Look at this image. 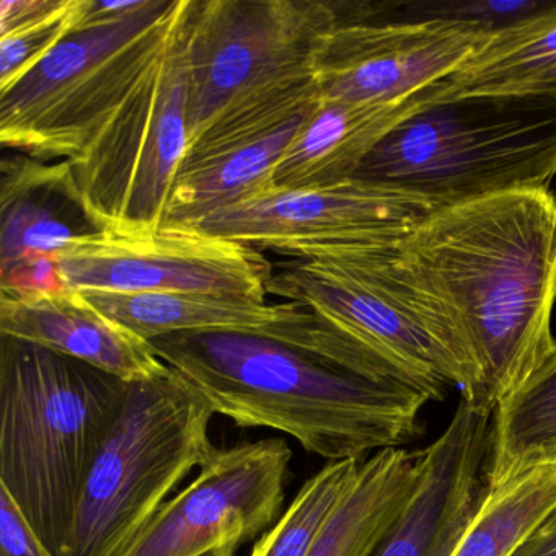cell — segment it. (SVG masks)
<instances>
[{"label":"cell","instance_id":"cell-1","mask_svg":"<svg viewBox=\"0 0 556 556\" xmlns=\"http://www.w3.org/2000/svg\"><path fill=\"white\" fill-rule=\"evenodd\" d=\"M393 260L438 311L470 377L465 402L494 413L556 353L548 188L439 207L396 243Z\"/></svg>","mask_w":556,"mask_h":556},{"label":"cell","instance_id":"cell-2","mask_svg":"<svg viewBox=\"0 0 556 556\" xmlns=\"http://www.w3.org/2000/svg\"><path fill=\"white\" fill-rule=\"evenodd\" d=\"M151 343L216 415L282 432L330 462L403 448L421 434L431 402L419 390L367 379L260 334L175 333Z\"/></svg>","mask_w":556,"mask_h":556},{"label":"cell","instance_id":"cell-3","mask_svg":"<svg viewBox=\"0 0 556 556\" xmlns=\"http://www.w3.org/2000/svg\"><path fill=\"white\" fill-rule=\"evenodd\" d=\"M131 383L15 338H0V488L54 556L70 545L87 475Z\"/></svg>","mask_w":556,"mask_h":556},{"label":"cell","instance_id":"cell-4","mask_svg":"<svg viewBox=\"0 0 556 556\" xmlns=\"http://www.w3.org/2000/svg\"><path fill=\"white\" fill-rule=\"evenodd\" d=\"M395 245L286 250L301 262L275 273L268 294L311 308L343 344L353 372L419 390L431 402L448 386L464 395L467 369L438 311L395 265Z\"/></svg>","mask_w":556,"mask_h":556},{"label":"cell","instance_id":"cell-5","mask_svg":"<svg viewBox=\"0 0 556 556\" xmlns=\"http://www.w3.org/2000/svg\"><path fill=\"white\" fill-rule=\"evenodd\" d=\"M556 175V100L473 96L426 103L395 126L353 178L435 207L527 188Z\"/></svg>","mask_w":556,"mask_h":556},{"label":"cell","instance_id":"cell-6","mask_svg":"<svg viewBox=\"0 0 556 556\" xmlns=\"http://www.w3.org/2000/svg\"><path fill=\"white\" fill-rule=\"evenodd\" d=\"M213 406L180 372L129 386L87 475L64 556H123L181 481L217 451Z\"/></svg>","mask_w":556,"mask_h":556},{"label":"cell","instance_id":"cell-7","mask_svg":"<svg viewBox=\"0 0 556 556\" xmlns=\"http://www.w3.org/2000/svg\"><path fill=\"white\" fill-rule=\"evenodd\" d=\"M185 0H148L125 21L67 37L0 93V142L37 161H73L138 86Z\"/></svg>","mask_w":556,"mask_h":556},{"label":"cell","instance_id":"cell-8","mask_svg":"<svg viewBox=\"0 0 556 556\" xmlns=\"http://www.w3.org/2000/svg\"><path fill=\"white\" fill-rule=\"evenodd\" d=\"M185 0L164 47L86 149L64 161L80 204L97 230L157 229L188 152Z\"/></svg>","mask_w":556,"mask_h":556},{"label":"cell","instance_id":"cell-9","mask_svg":"<svg viewBox=\"0 0 556 556\" xmlns=\"http://www.w3.org/2000/svg\"><path fill=\"white\" fill-rule=\"evenodd\" d=\"M337 24L331 0H191L188 148L227 110L314 77L321 41Z\"/></svg>","mask_w":556,"mask_h":556},{"label":"cell","instance_id":"cell-10","mask_svg":"<svg viewBox=\"0 0 556 556\" xmlns=\"http://www.w3.org/2000/svg\"><path fill=\"white\" fill-rule=\"evenodd\" d=\"M64 285L122 294H217L266 301L275 271L260 250L197 227L97 230L58 255Z\"/></svg>","mask_w":556,"mask_h":556},{"label":"cell","instance_id":"cell-11","mask_svg":"<svg viewBox=\"0 0 556 556\" xmlns=\"http://www.w3.org/2000/svg\"><path fill=\"white\" fill-rule=\"evenodd\" d=\"M318 103L314 76L227 110L188 148L162 226L198 227L262 191Z\"/></svg>","mask_w":556,"mask_h":556},{"label":"cell","instance_id":"cell-12","mask_svg":"<svg viewBox=\"0 0 556 556\" xmlns=\"http://www.w3.org/2000/svg\"><path fill=\"white\" fill-rule=\"evenodd\" d=\"M338 24L321 41L315 80L321 99L393 103L457 73L491 30L471 22L376 21L337 2Z\"/></svg>","mask_w":556,"mask_h":556},{"label":"cell","instance_id":"cell-13","mask_svg":"<svg viewBox=\"0 0 556 556\" xmlns=\"http://www.w3.org/2000/svg\"><path fill=\"white\" fill-rule=\"evenodd\" d=\"M434 204L369 181L263 190L197 229L281 253L294 247L393 245L408 237Z\"/></svg>","mask_w":556,"mask_h":556},{"label":"cell","instance_id":"cell-14","mask_svg":"<svg viewBox=\"0 0 556 556\" xmlns=\"http://www.w3.org/2000/svg\"><path fill=\"white\" fill-rule=\"evenodd\" d=\"M292 451L285 439L217 448L123 556H203L275 526Z\"/></svg>","mask_w":556,"mask_h":556},{"label":"cell","instance_id":"cell-15","mask_svg":"<svg viewBox=\"0 0 556 556\" xmlns=\"http://www.w3.org/2000/svg\"><path fill=\"white\" fill-rule=\"evenodd\" d=\"M493 413L460 399L421 451L418 486L370 556H451L486 493Z\"/></svg>","mask_w":556,"mask_h":556},{"label":"cell","instance_id":"cell-16","mask_svg":"<svg viewBox=\"0 0 556 556\" xmlns=\"http://www.w3.org/2000/svg\"><path fill=\"white\" fill-rule=\"evenodd\" d=\"M80 292L103 315L148 341L175 333L230 331L271 338L320 356L324 327L311 308L298 302L268 304L217 294Z\"/></svg>","mask_w":556,"mask_h":556},{"label":"cell","instance_id":"cell-17","mask_svg":"<svg viewBox=\"0 0 556 556\" xmlns=\"http://www.w3.org/2000/svg\"><path fill=\"white\" fill-rule=\"evenodd\" d=\"M0 333L73 357L126 383L170 370L151 341L103 315L76 289L35 295L2 292Z\"/></svg>","mask_w":556,"mask_h":556},{"label":"cell","instance_id":"cell-18","mask_svg":"<svg viewBox=\"0 0 556 556\" xmlns=\"http://www.w3.org/2000/svg\"><path fill=\"white\" fill-rule=\"evenodd\" d=\"M432 87L393 103H350L320 97L314 115L263 190L327 187L350 180L399 123L429 103Z\"/></svg>","mask_w":556,"mask_h":556},{"label":"cell","instance_id":"cell-19","mask_svg":"<svg viewBox=\"0 0 556 556\" xmlns=\"http://www.w3.org/2000/svg\"><path fill=\"white\" fill-rule=\"evenodd\" d=\"M0 198V269L31 256L61 255L80 237L97 232L64 161L5 159Z\"/></svg>","mask_w":556,"mask_h":556},{"label":"cell","instance_id":"cell-20","mask_svg":"<svg viewBox=\"0 0 556 556\" xmlns=\"http://www.w3.org/2000/svg\"><path fill=\"white\" fill-rule=\"evenodd\" d=\"M421 477V451L387 448L364 458L308 556H370L408 506Z\"/></svg>","mask_w":556,"mask_h":556},{"label":"cell","instance_id":"cell-21","mask_svg":"<svg viewBox=\"0 0 556 556\" xmlns=\"http://www.w3.org/2000/svg\"><path fill=\"white\" fill-rule=\"evenodd\" d=\"M556 63V2L509 27L491 31L484 43L442 83L429 103L494 96Z\"/></svg>","mask_w":556,"mask_h":556},{"label":"cell","instance_id":"cell-22","mask_svg":"<svg viewBox=\"0 0 556 556\" xmlns=\"http://www.w3.org/2000/svg\"><path fill=\"white\" fill-rule=\"evenodd\" d=\"M556 516V460L540 462L490 484L451 556H513Z\"/></svg>","mask_w":556,"mask_h":556},{"label":"cell","instance_id":"cell-23","mask_svg":"<svg viewBox=\"0 0 556 556\" xmlns=\"http://www.w3.org/2000/svg\"><path fill=\"white\" fill-rule=\"evenodd\" d=\"M549 460H556V353L494 409L488 486Z\"/></svg>","mask_w":556,"mask_h":556},{"label":"cell","instance_id":"cell-24","mask_svg":"<svg viewBox=\"0 0 556 556\" xmlns=\"http://www.w3.org/2000/svg\"><path fill=\"white\" fill-rule=\"evenodd\" d=\"M363 460L330 462L308 478L250 556H308L356 481Z\"/></svg>","mask_w":556,"mask_h":556},{"label":"cell","instance_id":"cell-25","mask_svg":"<svg viewBox=\"0 0 556 556\" xmlns=\"http://www.w3.org/2000/svg\"><path fill=\"white\" fill-rule=\"evenodd\" d=\"M80 0H66L47 18L0 38V93L21 83L74 34Z\"/></svg>","mask_w":556,"mask_h":556},{"label":"cell","instance_id":"cell-26","mask_svg":"<svg viewBox=\"0 0 556 556\" xmlns=\"http://www.w3.org/2000/svg\"><path fill=\"white\" fill-rule=\"evenodd\" d=\"M2 292L17 295L48 294L67 289L61 278L58 256H31L0 269Z\"/></svg>","mask_w":556,"mask_h":556},{"label":"cell","instance_id":"cell-27","mask_svg":"<svg viewBox=\"0 0 556 556\" xmlns=\"http://www.w3.org/2000/svg\"><path fill=\"white\" fill-rule=\"evenodd\" d=\"M0 556H54L8 491L0 488Z\"/></svg>","mask_w":556,"mask_h":556},{"label":"cell","instance_id":"cell-28","mask_svg":"<svg viewBox=\"0 0 556 556\" xmlns=\"http://www.w3.org/2000/svg\"><path fill=\"white\" fill-rule=\"evenodd\" d=\"M146 2L148 0H118V2L80 0L76 24H74V34L106 27V25L125 21V18L131 17L136 12L141 11Z\"/></svg>","mask_w":556,"mask_h":556},{"label":"cell","instance_id":"cell-29","mask_svg":"<svg viewBox=\"0 0 556 556\" xmlns=\"http://www.w3.org/2000/svg\"><path fill=\"white\" fill-rule=\"evenodd\" d=\"M66 0H2L0 2V38L27 25L47 18L63 8Z\"/></svg>","mask_w":556,"mask_h":556},{"label":"cell","instance_id":"cell-30","mask_svg":"<svg viewBox=\"0 0 556 556\" xmlns=\"http://www.w3.org/2000/svg\"><path fill=\"white\" fill-rule=\"evenodd\" d=\"M500 93L546 97V99L556 100V63ZM500 93H494V96H500Z\"/></svg>","mask_w":556,"mask_h":556},{"label":"cell","instance_id":"cell-31","mask_svg":"<svg viewBox=\"0 0 556 556\" xmlns=\"http://www.w3.org/2000/svg\"><path fill=\"white\" fill-rule=\"evenodd\" d=\"M513 556H556V516L540 526Z\"/></svg>","mask_w":556,"mask_h":556},{"label":"cell","instance_id":"cell-32","mask_svg":"<svg viewBox=\"0 0 556 556\" xmlns=\"http://www.w3.org/2000/svg\"><path fill=\"white\" fill-rule=\"evenodd\" d=\"M237 548H239V545H227L223 548L213 549V552L203 556H236Z\"/></svg>","mask_w":556,"mask_h":556}]
</instances>
